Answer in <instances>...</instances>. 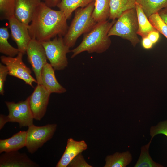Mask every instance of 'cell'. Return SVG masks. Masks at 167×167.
<instances>
[{
	"label": "cell",
	"instance_id": "1",
	"mask_svg": "<svg viewBox=\"0 0 167 167\" xmlns=\"http://www.w3.org/2000/svg\"><path fill=\"white\" fill-rule=\"evenodd\" d=\"M67 19L61 11L51 9L41 2L36 10L28 29L31 39L40 42L58 36H64L69 27Z\"/></svg>",
	"mask_w": 167,
	"mask_h": 167
},
{
	"label": "cell",
	"instance_id": "2",
	"mask_svg": "<svg viewBox=\"0 0 167 167\" xmlns=\"http://www.w3.org/2000/svg\"><path fill=\"white\" fill-rule=\"evenodd\" d=\"M116 20L97 23L88 32L84 34L82 41L76 48L71 50L72 58L79 54L87 51L89 53H101L110 47L111 40L109 32Z\"/></svg>",
	"mask_w": 167,
	"mask_h": 167
},
{
	"label": "cell",
	"instance_id": "3",
	"mask_svg": "<svg viewBox=\"0 0 167 167\" xmlns=\"http://www.w3.org/2000/svg\"><path fill=\"white\" fill-rule=\"evenodd\" d=\"M94 4L95 1L75 11L74 18L63 38L65 44L69 48L73 47L78 38L89 31L97 23L92 16Z\"/></svg>",
	"mask_w": 167,
	"mask_h": 167
},
{
	"label": "cell",
	"instance_id": "4",
	"mask_svg": "<svg viewBox=\"0 0 167 167\" xmlns=\"http://www.w3.org/2000/svg\"><path fill=\"white\" fill-rule=\"evenodd\" d=\"M138 23L135 8L127 10L118 18L109 30V36H115L130 41L135 46L140 41L138 36Z\"/></svg>",
	"mask_w": 167,
	"mask_h": 167
},
{
	"label": "cell",
	"instance_id": "5",
	"mask_svg": "<svg viewBox=\"0 0 167 167\" xmlns=\"http://www.w3.org/2000/svg\"><path fill=\"white\" fill-rule=\"evenodd\" d=\"M47 59L55 70H61L67 66L66 54L71 52L65 44L62 36L56 37L52 40L41 42Z\"/></svg>",
	"mask_w": 167,
	"mask_h": 167
},
{
	"label": "cell",
	"instance_id": "6",
	"mask_svg": "<svg viewBox=\"0 0 167 167\" xmlns=\"http://www.w3.org/2000/svg\"><path fill=\"white\" fill-rule=\"evenodd\" d=\"M56 124H47L42 126L33 124L27 131L25 147L28 152L33 154L53 137L57 128Z\"/></svg>",
	"mask_w": 167,
	"mask_h": 167
},
{
	"label": "cell",
	"instance_id": "7",
	"mask_svg": "<svg viewBox=\"0 0 167 167\" xmlns=\"http://www.w3.org/2000/svg\"><path fill=\"white\" fill-rule=\"evenodd\" d=\"M23 54L19 52L15 57L2 55L0 57L1 61L7 67L8 75L23 80L26 84L33 87V83L37 84V82L32 75L30 68L23 62Z\"/></svg>",
	"mask_w": 167,
	"mask_h": 167
},
{
	"label": "cell",
	"instance_id": "8",
	"mask_svg": "<svg viewBox=\"0 0 167 167\" xmlns=\"http://www.w3.org/2000/svg\"><path fill=\"white\" fill-rule=\"evenodd\" d=\"M8 108L10 122H17L19 127L29 126L33 124L34 117L29 104V97L15 103L5 101Z\"/></svg>",
	"mask_w": 167,
	"mask_h": 167
},
{
	"label": "cell",
	"instance_id": "9",
	"mask_svg": "<svg viewBox=\"0 0 167 167\" xmlns=\"http://www.w3.org/2000/svg\"><path fill=\"white\" fill-rule=\"evenodd\" d=\"M26 53L35 75L37 84H41V71L44 66L47 63L44 48L41 42L32 39L28 46Z\"/></svg>",
	"mask_w": 167,
	"mask_h": 167
},
{
	"label": "cell",
	"instance_id": "10",
	"mask_svg": "<svg viewBox=\"0 0 167 167\" xmlns=\"http://www.w3.org/2000/svg\"><path fill=\"white\" fill-rule=\"evenodd\" d=\"M51 94L42 84H37L29 96L30 107L35 120L40 121L45 116Z\"/></svg>",
	"mask_w": 167,
	"mask_h": 167
},
{
	"label": "cell",
	"instance_id": "11",
	"mask_svg": "<svg viewBox=\"0 0 167 167\" xmlns=\"http://www.w3.org/2000/svg\"><path fill=\"white\" fill-rule=\"evenodd\" d=\"M8 20L12 38L16 43L19 52L24 54L32 39L29 33L28 26L20 22L14 16Z\"/></svg>",
	"mask_w": 167,
	"mask_h": 167
},
{
	"label": "cell",
	"instance_id": "12",
	"mask_svg": "<svg viewBox=\"0 0 167 167\" xmlns=\"http://www.w3.org/2000/svg\"><path fill=\"white\" fill-rule=\"evenodd\" d=\"M0 156V167H38L39 164L18 150L4 152Z\"/></svg>",
	"mask_w": 167,
	"mask_h": 167
},
{
	"label": "cell",
	"instance_id": "13",
	"mask_svg": "<svg viewBox=\"0 0 167 167\" xmlns=\"http://www.w3.org/2000/svg\"><path fill=\"white\" fill-rule=\"evenodd\" d=\"M41 2V0H16L14 16L28 26L36 10Z\"/></svg>",
	"mask_w": 167,
	"mask_h": 167
},
{
	"label": "cell",
	"instance_id": "14",
	"mask_svg": "<svg viewBox=\"0 0 167 167\" xmlns=\"http://www.w3.org/2000/svg\"><path fill=\"white\" fill-rule=\"evenodd\" d=\"M54 70L50 63L47 62L44 66L41 73V84L51 93H65L66 90L58 81Z\"/></svg>",
	"mask_w": 167,
	"mask_h": 167
},
{
	"label": "cell",
	"instance_id": "15",
	"mask_svg": "<svg viewBox=\"0 0 167 167\" xmlns=\"http://www.w3.org/2000/svg\"><path fill=\"white\" fill-rule=\"evenodd\" d=\"M87 148V145L84 140L76 141L72 138L68 139L65 151L56 166L67 167L75 157Z\"/></svg>",
	"mask_w": 167,
	"mask_h": 167
},
{
	"label": "cell",
	"instance_id": "16",
	"mask_svg": "<svg viewBox=\"0 0 167 167\" xmlns=\"http://www.w3.org/2000/svg\"><path fill=\"white\" fill-rule=\"evenodd\" d=\"M26 131H20L11 137L0 140V153L18 150L26 146Z\"/></svg>",
	"mask_w": 167,
	"mask_h": 167
},
{
	"label": "cell",
	"instance_id": "17",
	"mask_svg": "<svg viewBox=\"0 0 167 167\" xmlns=\"http://www.w3.org/2000/svg\"><path fill=\"white\" fill-rule=\"evenodd\" d=\"M136 0H110L109 19L116 20L125 11L135 8Z\"/></svg>",
	"mask_w": 167,
	"mask_h": 167
},
{
	"label": "cell",
	"instance_id": "18",
	"mask_svg": "<svg viewBox=\"0 0 167 167\" xmlns=\"http://www.w3.org/2000/svg\"><path fill=\"white\" fill-rule=\"evenodd\" d=\"M95 0H61L57 6L62 11L67 19L72 12L79 8L84 7Z\"/></svg>",
	"mask_w": 167,
	"mask_h": 167
},
{
	"label": "cell",
	"instance_id": "19",
	"mask_svg": "<svg viewBox=\"0 0 167 167\" xmlns=\"http://www.w3.org/2000/svg\"><path fill=\"white\" fill-rule=\"evenodd\" d=\"M132 157L128 151L107 156L104 167H126L131 162Z\"/></svg>",
	"mask_w": 167,
	"mask_h": 167
},
{
	"label": "cell",
	"instance_id": "20",
	"mask_svg": "<svg viewBox=\"0 0 167 167\" xmlns=\"http://www.w3.org/2000/svg\"><path fill=\"white\" fill-rule=\"evenodd\" d=\"M135 9L137 12L138 23V35L141 36L143 38L147 36L150 32L157 31L150 22L141 6L136 2Z\"/></svg>",
	"mask_w": 167,
	"mask_h": 167
},
{
	"label": "cell",
	"instance_id": "21",
	"mask_svg": "<svg viewBox=\"0 0 167 167\" xmlns=\"http://www.w3.org/2000/svg\"><path fill=\"white\" fill-rule=\"evenodd\" d=\"M110 12V0H95L92 16L97 23L107 20Z\"/></svg>",
	"mask_w": 167,
	"mask_h": 167
},
{
	"label": "cell",
	"instance_id": "22",
	"mask_svg": "<svg viewBox=\"0 0 167 167\" xmlns=\"http://www.w3.org/2000/svg\"><path fill=\"white\" fill-rule=\"evenodd\" d=\"M136 2L141 6L148 18L167 7V0H136Z\"/></svg>",
	"mask_w": 167,
	"mask_h": 167
},
{
	"label": "cell",
	"instance_id": "23",
	"mask_svg": "<svg viewBox=\"0 0 167 167\" xmlns=\"http://www.w3.org/2000/svg\"><path fill=\"white\" fill-rule=\"evenodd\" d=\"M9 34L7 28H0V52L8 56L14 57L19 52L18 48L12 46L9 43Z\"/></svg>",
	"mask_w": 167,
	"mask_h": 167
},
{
	"label": "cell",
	"instance_id": "24",
	"mask_svg": "<svg viewBox=\"0 0 167 167\" xmlns=\"http://www.w3.org/2000/svg\"><path fill=\"white\" fill-rule=\"evenodd\" d=\"M152 141L142 146L141 148L140 156L134 167H162L159 163L155 162L151 158L149 149Z\"/></svg>",
	"mask_w": 167,
	"mask_h": 167
},
{
	"label": "cell",
	"instance_id": "25",
	"mask_svg": "<svg viewBox=\"0 0 167 167\" xmlns=\"http://www.w3.org/2000/svg\"><path fill=\"white\" fill-rule=\"evenodd\" d=\"M16 0H0V13L1 20H8L14 16Z\"/></svg>",
	"mask_w": 167,
	"mask_h": 167
},
{
	"label": "cell",
	"instance_id": "26",
	"mask_svg": "<svg viewBox=\"0 0 167 167\" xmlns=\"http://www.w3.org/2000/svg\"><path fill=\"white\" fill-rule=\"evenodd\" d=\"M154 28L167 39V25L160 16L158 12L152 15L148 18Z\"/></svg>",
	"mask_w": 167,
	"mask_h": 167
},
{
	"label": "cell",
	"instance_id": "27",
	"mask_svg": "<svg viewBox=\"0 0 167 167\" xmlns=\"http://www.w3.org/2000/svg\"><path fill=\"white\" fill-rule=\"evenodd\" d=\"M150 134L151 141L155 136L159 134L164 135L167 137V120L160 122L156 126H152Z\"/></svg>",
	"mask_w": 167,
	"mask_h": 167
},
{
	"label": "cell",
	"instance_id": "28",
	"mask_svg": "<svg viewBox=\"0 0 167 167\" xmlns=\"http://www.w3.org/2000/svg\"><path fill=\"white\" fill-rule=\"evenodd\" d=\"M8 74V71L6 66L0 63V94L3 95L4 93V86L6 78Z\"/></svg>",
	"mask_w": 167,
	"mask_h": 167
},
{
	"label": "cell",
	"instance_id": "29",
	"mask_svg": "<svg viewBox=\"0 0 167 167\" xmlns=\"http://www.w3.org/2000/svg\"><path fill=\"white\" fill-rule=\"evenodd\" d=\"M67 166L92 167L86 162L81 153L75 157L70 162Z\"/></svg>",
	"mask_w": 167,
	"mask_h": 167
},
{
	"label": "cell",
	"instance_id": "30",
	"mask_svg": "<svg viewBox=\"0 0 167 167\" xmlns=\"http://www.w3.org/2000/svg\"><path fill=\"white\" fill-rule=\"evenodd\" d=\"M148 37L154 44L158 40L159 38V32L157 31H154L150 32Z\"/></svg>",
	"mask_w": 167,
	"mask_h": 167
},
{
	"label": "cell",
	"instance_id": "31",
	"mask_svg": "<svg viewBox=\"0 0 167 167\" xmlns=\"http://www.w3.org/2000/svg\"><path fill=\"white\" fill-rule=\"evenodd\" d=\"M153 44L148 36L142 38V45L144 48L147 49H150L152 48Z\"/></svg>",
	"mask_w": 167,
	"mask_h": 167
},
{
	"label": "cell",
	"instance_id": "32",
	"mask_svg": "<svg viewBox=\"0 0 167 167\" xmlns=\"http://www.w3.org/2000/svg\"><path fill=\"white\" fill-rule=\"evenodd\" d=\"M8 122H10L9 117L3 114L0 115V130H1L5 124Z\"/></svg>",
	"mask_w": 167,
	"mask_h": 167
},
{
	"label": "cell",
	"instance_id": "33",
	"mask_svg": "<svg viewBox=\"0 0 167 167\" xmlns=\"http://www.w3.org/2000/svg\"><path fill=\"white\" fill-rule=\"evenodd\" d=\"M158 13L167 25V7L161 10L158 12Z\"/></svg>",
	"mask_w": 167,
	"mask_h": 167
},
{
	"label": "cell",
	"instance_id": "34",
	"mask_svg": "<svg viewBox=\"0 0 167 167\" xmlns=\"http://www.w3.org/2000/svg\"><path fill=\"white\" fill-rule=\"evenodd\" d=\"M45 3L48 6L51 7L57 6L60 0H45Z\"/></svg>",
	"mask_w": 167,
	"mask_h": 167
},
{
	"label": "cell",
	"instance_id": "35",
	"mask_svg": "<svg viewBox=\"0 0 167 167\" xmlns=\"http://www.w3.org/2000/svg\"><path fill=\"white\" fill-rule=\"evenodd\" d=\"M44 1H45V0H44Z\"/></svg>",
	"mask_w": 167,
	"mask_h": 167
}]
</instances>
